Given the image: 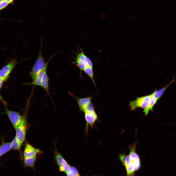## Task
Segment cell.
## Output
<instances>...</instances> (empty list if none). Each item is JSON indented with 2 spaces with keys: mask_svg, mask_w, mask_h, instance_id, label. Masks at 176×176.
I'll return each mask as SVG.
<instances>
[{
  "mask_svg": "<svg viewBox=\"0 0 176 176\" xmlns=\"http://www.w3.org/2000/svg\"><path fill=\"white\" fill-rule=\"evenodd\" d=\"M16 58H13L0 70V78L6 80L13 69L18 64Z\"/></svg>",
  "mask_w": 176,
  "mask_h": 176,
  "instance_id": "9c48e42d",
  "label": "cell"
},
{
  "mask_svg": "<svg viewBox=\"0 0 176 176\" xmlns=\"http://www.w3.org/2000/svg\"><path fill=\"white\" fill-rule=\"evenodd\" d=\"M5 113L8 116L15 130L21 124L23 117L19 113L9 110L4 105Z\"/></svg>",
  "mask_w": 176,
  "mask_h": 176,
  "instance_id": "ba28073f",
  "label": "cell"
},
{
  "mask_svg": "<svg viewBox=\"0 0 176 176\" xmlns=\"http://www.w3.org/2000/svg\"><path fill=\"white\" fill-rule=\"evenodd\" d=\"M36 159V156L29 158L24 157V168L29 167L35 170L34 165Z\"/></svg>",
  "mask_w": 176,
  "mask_h": 176,
  "instance_id": "5bb4252c",
  "label": "cell"
},
{
  "mask_svg": "<svg viewBox=\"0 0 176 176\" xmlns=\"http://www.w3.org/2000/svg\"><path fill=\"white\" fill-rule=\"evenodd\" d=\"M40 51H39L37 59L32 68L31 71L29 72L32 81L34 80L38 74L42 70L48 66V64L50 60L55 55H53L50 58L47 62L45 63L44 59L43 58L42 54V41Z\"/></svg>",
  "mask_w": 176,
  "mask_h": 176,
  "instance_id": "7a4b0ae2",
  "label": "cell"
},
{
  "mask_svg": "<svg viewBox=\"0 0 176 176\" xmlns=\"http://www.w3.org/2000/svg\"><path fill=\"white\" fill-rule=\"evenodd\" d=\"M47 67H46L40 71L37 75L35 80L32 82L25 83L24 84L28 85H33L41 86L42 78L44 74L46 72Z\"/></svg>",
  "mask_w": 176,
  "mask_h": 176,
  "instance_id": "7c38bea8",
  "label": "cell"
},
{
  "mask_svg": "<svg viewBox=\"0 0 176 176\" xmlns=\"http://www.w3.org/2000/svg\"><path fill=\"white\" fill-rule=\"evenodd\" d=\"M26 110L23 114V119L21 124L15 130V137L22 144L24 141L26 136L27 127L26 116L27 111Z\"/></svg>",
  "mask_w": 176,
  "mask_h": 176,
  "instance_id": "52a82bcc",
  "label": "cell"
},
{
  "mask_svg": "<svg viewBox=\"0 0 176 176\" xmlns=\"http://www.w3.org/2000/svg\"><path fill=\"white\" fill-rule=\"evenodd\" d=\"M0 100L3 103V104H4L5 105H7V103L3 99L2 97L0 95Z\"/></svg>",
  "mask_w": 176,
  "mask_h": 176,
  "instance_id": "7402d4cb",
  "label": "cell"
},
{
  "mask_svg": "<svg viewBox=\"0 0 176 176\" xmlns=\"http://www.w3.org/2000/svg\"><path fill=\"white\" fill-rule=\"evenodd\" d=\"M67 176H75L71 172L66 173Z\"/></svg>",
  "mask_w": 176,
  "mask_h": 176,
  "instance_id": "cb8c5ba5",
  "label": "cell"
},
{
  "mask_svg": "<svg viewBox=\"0 0 176 176\" xmlns=\"http://www.w3.org/2000/svg\"><path fill=\"white\" fill-rule=\"evenodd\" d=\"M5 81L4 80L0 78V89L2 87L3 82Z\"/></svg>",
  "mask_w": 176,
  "mask_h": 176,
  "instance_id": "603a6c76",
  "label": "cell"
},
{
  "mask_svg": "<svg viewBox=\"0 0 176 176\" xmlns=\"http://www.w3.org/2000/svg\"><path fill=\"white\" fill-rule=\"evenodd\" d=\"M10 3L12 2L14 0H6Z\"/></svg>",
  "mask_w": 176,
  "mask_h": 176,
  "instance_id": "d4e9b609",
  "label": "cell"
},
{
  "mask_svg": "<svg viewBox=\"0 0 176 176\" xmlns=\"http://www.w3.org/2000/svg\"><path fill=\"white\" fill-rule=\"evenodd\" d=\"M84 112L86 122L85 132L87 133L89 126L92 129L96 122L98 120V117L91 102L87 106Z\"/></svg>",
  "mask_w": 176,
  "mask_h": 176,
  "instance_id": "3957f363",
  "label": "cell"
},
{
  "mask_svg": "<svg viewBox=\"0 0 176 176\" xmlns=\"http://www.w3.org/2000/svg\"><path fill=\"white\" fill-rule=\"evenodd\" d=\"M157 100L152 94H151L150 103L148 107L146 109H144L143 112L145 115H147L150 111L152 110L154 106L156 103Z\"/></svg>",
  "mask_w": 176,
  "mask_h": 176,
  "instance_id": "2e32d148",
  "label": "cell"
},
{
  "mask_svg": "<svg viewBox=\"0 0 176 176\" xmlns=\"http://www.w3.org/2000/svg\"><path fill=\"white\" fill-rule=\"evenodd\" d=\"M54 154L56 162L59 166V170L66 174L71 171V166L67 163L61 154L59 152L56 148L54 151Z\"/></svg>",
  "mask_w": 176,
  "mask_h": 176,
  "instance_id": "5b68a950",
  "label": "cell"
},
{
  "mask_svg": "<svg viewBox=\"0 0 176 176\" xmlns=\"http://www.w3.org/2000/svg\"><path fill=\"white\" fill-rule=\"evenodd\" d=\"M72 96L76 99L80 110L84 112L87 106L91 102V97L80 98L76 97L74 95Z\"/></svg>",
  "mask_w": 176,
  "mask_h": 176,
  "instance_id": "8fae6325",
  "label": "cell"
},
{
  "mask_svg": "<svg viewBox=\"0 0 176 176\" xmlns=\"http://www.w3.org/2000/svg\"><path fill=\"white\" fill-rule=\"evenodd\" d=\"M71 172L75 176H80L77 170L73 166H71Z\"/></svg>",
  "mask_w": 176,
  "mask_h": 176,
  "instance_id": "44dd1931",
  "label": "cell"
},
{
  "mask_svg": "<svg viewBox=\"0 0 176 176\" xmlns=\"http://www.w3.org/2000/svg\"><path fill=\"white\" fill-rule=\"evenodd\" d=\"M175 77H174L172 80L166 86L158 90L155 91L152 94L157 100L161 97L166 89L173 82L176 81V80L175 79Z\"/></svg>",
  "mask_w": 176,
  "mask_h": 176,
  "instance_id": "4fadbf2b",
  "label": "cell"
},
{
  "mask_svg": "<svg viewBox=\"0 0 176 176\" xmlns=\"http://www.w3.org/2000/svg\"><path fill=\"white\" fill-rule=\"evenodd\" d=\"M151 95L138 98L136 100L130 102L129 106L131 110H133L138 108L144 109L147 108L149 105Z\"/></svg>",
  "mask_w": 176,
  "mask_h": 176,
  "instance_id": "8992f818",
  "label": "cell"
},
{
  "mask_svg": "<svg viewBox=\"0 0 176 176\" xmlns=\"http://www.w3.org/2000/svg\"><path fill=\"white\" fill-rule=\"evenodd\" d=\"M135 147V144L130 147V153L127 155L124 154L119 155V159L126 169V176H135V172L141 167L140 158L136 152Z\"/></svg>",
  "mask_w": 176,
  "mask_h": 176,
  "instance_id": "6da1fadb",
  "label": "cell"
},
{
  "mask_svg": "<svg viewBox=\"0 0 176 176\" xmlns=\"http://www.w3.org/2000/svg\"><path fill=\"white\" fill-rule=\"evenodd\" d=\"M11 149L10 143H4L0 146V157Z\"/></svg>",
  "mask_w": 176,
  "mask_h": 176,
  "instance_id": "e0dca14e",
  "label": "cell"
},
{
  "mask_svg": "<svg viewBox=\"0 0 176 176\" xmlns=\"http://www.w3.org/2000/svg\"><path fill=\"white\" fill-rule=\"evenodd\" d=\"M49 78L46 72L42 78L41 87H42L48 95L50 96L49 93V88L48 83Z\"/></svg>",
  "mask_w": 176,
  "mask_h": 176,
  "instance_id": "9a60e30c",
  "label": "cell"
},
{
  "mask_svg": "<svg viewBox=\"0 0 176 176\" xmlns=\"http://www.w3.org/2000/svg\"><path fill=\"white\" fill-rule=\"evenodd\" d=\"M43 152L39 149L34 148L30 144L27 143L24 151V157L29 158L36 156L38 154H41Z\"/></svg>",
  "mask_w": 176,
  "mask_h": 176,
  "instance_id": "30bf717a",
  "label": "cell"
},
{
  "mask_svg": "<svg viewBox=\"0 0 176 176\" xmlns=\"http://www.w3.org/2000/svg\"><path fill=\"white\" fill-rule=\"evenodd\" d=\"M10 3L6 0H4L0 3V10L6 7Z\"/></svg>",
  "mask_w": 176,
  "mask_h": 176,
  "instance_id": "ffe728a7",
  "label": "cell"
},
{
  "mask_svg": "<svg viewBox=\"0 0 176 176\" xmlns=\"http://www.w3.org/2000/svg\"><path fill=\"white\" fill-rule=\"evenodd\" d=\"M83 71L91 79L92 82L96 86V84L94 79V74L93 68L88 67L85 69Z\"/></svg>",
  "mask_w": 176,
  "mask_h": 176,
  "instance_id": "d6986e66",
  "label": "cell"
},
{
  "mask_svg": "<svg viewBox=\"0 0 176 176\" xmlns=\"http://www.w3.org/2000/svg\"><path fill=\"white\" fill-rule=\"evenodd\" d=\"M4 0H0V3Z\"/></svg>",
  "mask_w": 176,
  "mask_h": 176,
  "instance_id": "484cf974",
  "label": "cell"
},
{
  "mask_svg": "<svg viewBox=\"0 0 176 176\" xmlns=\"http://www.w3.org/2000/svg\"><path fill=\"white\" fill-rule=\"evenodd\" d=\"M80 51H78L76 54L75 61L73 62L76 65L80 71L84 70L88 67L93 68L92 63L90 58L88 57L80 48Z\"/></svg>",
  "mask_w": 176,
  "mask_h": 176,
  "instance_id": "277c9868",
  "label": "cell"
},
{
  "mask_svg": "<svg viewBox=\"0 0 176 176\" xmlns=\"http://www.w3.org/2000/svg\"><path fill=\"white\" fill-rule=\"evenodd\" d=\"M11 149L14 150H19L22 144L20 143L15 137L10 142Z\"/></svg>",
  "mask_w": 176,
  "mask_h": 176,
  "instance_id": "ac0fdd59",
  "label": "cell"
}]
</instances>
